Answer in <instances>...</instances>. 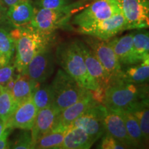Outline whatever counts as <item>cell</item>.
Returning a JSON list of instances; mask_svg holds the SVG:
<instances>
[{
    "instance_id": "9c48e42d",
    "label": "cell",
    "mask_w": 149,
    "mask_h": 149,
    "mask_svg": "<svg viewBox=\"0 0 149 149\" xmlns=\"http://www.w3.org/2000/svg\"><path fill=\"white\" fill-rule=\"evenodd\" d=\"M53 45L44 47L35 55L28 65L24 73L36 84L46 82L51 77L55 68Z\"/></svg>"
},
{
    "instance_id": "83f0119b",
    "label": "cell",
    "mask_w": 149,
    "mask_h": 149,
    "mask_svg": "<svg viewBox=\"0 0 149 149\" xmlns=\"http://www.w3.org/2000/svg\"><path fill=\"white\" fill-rule=\"evenodd\" d=\"M15 42L8 30L0 27V53L8 62L12 60L15 53Z\"/></svg>"
},
{
    "instance_id": "1f68e13d",
    "label": "cell",
    "mask_w": 149,
    "mask_h": 149,
    "mask_svg": "<svg viewBox=\"0 0 149 149\" xmlns=\"http://www.w3.org/2000/svg\"><path fill=\"white\" fill-rule=\"evenodd\" d=\"M15 67L10 62L0 66V87H5L6 84L15 74Z\"/></svg>"
},
{
    "instance_id": "e575fe53",
    "label": "cell",
    "mask_w": 149,
    "mask_h": 149,
    "mask_svg": "<svg viewBox=\"0 0 149 149\" xmlns=\"http://www.w3.org/2000/svg\"><path fill=\"white\" fill-rule=\"evenodd\" d=\"M17 76H18V74H14L12 76V77L10 78V80L8 81V83L6 84V85L5 88H6L7 90L10 91V92H11V91L13 90V88L14 85H15V81L17 80Z\"/></svg>"
},
{
    "instance_id": "f1b7e54d",
    "label": "cell",
    "mask_w": 149,
    "mask_h": 149,
    "mask_svg": "<svg viewBox=\"0 0 149 149\" xmlns=\"http://www.w3.org/2000/svg\"><path fill=\"white\" fill-rule=\"evenodd\" d=\"M24 131L15 139L13 143L10 144V148L13 149H34V143L32 139L31 130Z\"/></svg>"
},
{
    "instance_id": "52a82bcc",
    "label": "cell",
    "mask_w": 149,
    "mask_h": 149,
    "mask_svg": "<svg viewBox=\"0 0 149 149\" xmlns=\"http://www.w3.org/2000/svg\"><path fill=\"white\" fill-rule=\"evenodd\" d=\"M119 13H121V10L117 0H96L75 15L72 19V24L77 28L86 26L110 18Z\"/></svg>"
},
{
    "instance_id": "8992f818",
    "label": "cell",
    "mask_w": 149,
    "mask_h": 149,
    "mask_svg": "<svg viewBox=\"0 0 149 149\" xmlns=\"http://www.w3.org/2000/svg\"><path fill=\"white\" fill-rule=\"evenodd\" d=\"M84 42L103 66L111 79V84L119 81L122 71V66L115 55L109 40H103L95 37L88 36Z\"/></svg>"
},
{
    "instance_id": "5b68a950",
    "label": "cell",
    "mask_w": 149,
    "mask_h": 149,
    "mask_svg": "<svg viewBox=\"0 0 149 149\" xmlns=\"http://www.w3.org/2000/svg\"><path fill=\"white\" fill-rule=\"evenodd\" d=\"M53 105L61 111L89 93L63 69H59L51 84Z\"/></svg>"
},
{
    "instance_id": "9a60e30c",
    "label": "cell",
    "mask_w": 149,
    "mask_h": 149,
    "mask_svg": "<svg viewBox=\"0 0 149 149\" xmlns=\"http://www.w3.org/2000/svg\"><path fill=\"white\" fill-rule=\"evenodd\" d=\"M59 113L60 111L53 105L38 111L31 130L34 146L37 139L55 127Z\"/></svg>"
},
{
    "instance_id": "d4e9b609",
    "label": "cell",
    "mask_w": 149,
    "mask_h": 149,
    "mask_svg": "<svg viewBox=\"0 0 149 149\" xmlns=\"http://www.w3.org/2000/svg\"><path fill=\"white\" fill-rule=\"evenodd\" d=\"M133 32V49L139 62L149 59V34L146 29Z\"/></svg>"
},
{
    "instance_id": "603a6c76",
    "label": "cell",
    "mask_w": 149,
    "mask_h": 149,
    "mask_svg": "<svg viewBox=\"0 0 149 149\" xmlns=\"http://www.w3.org/2000/svg\"><path fill=\"white\" fill-rule=\"evenodd\" d=\"M68 129V127L54 128L37 139L34 148L59 149Z\"/></svg>"
},
{
    "instance_id": "44dd1931",
    "label": "cell",
    "mask_w": 149,
    "mask_h": 149,
    "mask_svg": "<svg viewBox=\"0 0 149 149\" xmlns=\"http://www.w3.org/2000/svg\"><path fill=\"white\" fill-rule=\"evenodd\" d=\"M39 84L33 81L26 74L19 73L13 88L12 95L17 106L31 97L33 91Z\"/></svg>"
},
{
    "instance_id": "d6a6232c",
    "label": "cell",
    "mask_w": 149,
    "mask_h": 149,
    "mask_svg": "<svg viewBox=\"0 0 149 149\" xmlns=\"http://www.w3.org/2000/svg\"><path fill=\"white\" fill-rule=\"evenodd\" d=\"M0 27L4 28L8 31L13 28L7 16V8L0 2Z\"/></svg>"
},
{
    "instance_id": "74e56055",
    "label": "cell",
    "mask_w": 149,
    "mask_h": 149,
    "mask_svg": "<svg viewBox=\"0 0 149 149\" xmlns=\"http://www.w3.org/2000/svg\"><path fill=\"white\" fill-rule=\"evenodd\" d=\"M8 60L6 59V57L3 56L2 54L0 53V66H3V65H5L6 64H8Z\"/></svg>"
},
{
    "instance_id": "7c38bea8",
    "label": "cell",
    "mask_w": 149,
    "mask_h": 149,
    "mask_svg": "<svg viewBox=\"0 0 149 149\" xmlns=\"http://www.w3.org/2000/svg\"><path fill=\"white\" fill-rule=\"evenodd\" d=\"M88 73L102 90L105 91L111 84V79L92 50L83 41L77 40Z\"/></svg>"
},
{
    "instance_id": "7402d4cb",
    "label": "cell",
    "mask_w": 149,
    "mask_h": 149,
    "mask_svg": "<svg viewBox=\"0 0 149 149\" xmlns=\"http://www.w3.org/2000/svg\"><path fill=\"white\" fill-rule=\"evenodd\" d=\"M116 111L122 115L128 137L133 143L134 148H140L146 141L143 137L141 128L135 116L126 110H117Z\"/></svg>"
},
{
    "instance_id": "836d02e7",
    "label": "cell",
    "mask_w": 149,
    "mask_h": 149,
    "mask_svg": "<svg viewBox=\"0 0 149 149\" xmlns=\"http://www.w3.org/2000/svg\"><path fill=\"white\" fill-rule=\"evenodd\" d=\"M11 130H12L8 128L4 132V133L0 137V149L10 148V142L8 140V137Z\"/></svg>"
},
{
    "instance_id": "30bf717a",
    "label": "cell",
    "mask_w": 149,
    "mask_h": 149,
    "mask_svg": "<svg viewBox=\"0 0 149 149\" xmlns=\"http://www.w3.org/2000/svg\"><path fill=\"white\" fill-rule=\"evenodd\" d=\"M106 113L105 106L97 103L78 117L70 127L81 128L97 141L105 133L104 117Z\"/></svg>"
},
{
    "instance_id": "4316f807",
    "label": "cell",
    "mask_w": 149,
    "mask_h": 149,
    "mask_svg": "<svg viewBox=\"0 0 149 149\" xmlns=\"http://www.w3.org/2000/svg\"><path fill=\"white\" fill-rule=\"evenodd\" d=\"M17 107L10 91L0 87V120L6 122Z\"/></svg>"
},
{
    "instance_id": "e0dca14e",
    "label": "cell",
    "mask_w": 149,
    "mask_h": 149,
    "mask_svg": "<svg viewBox=\"0 0 149 149\" xmlns=\"http://www.w3.org/2000/svg\"><path fill=\"white\" fill-rule=\"evenodd\" d=\"M104 127L107 133L129 148H134L126 131L122 115L118 112L107 109L104 117Z\"/></svg>"
},
{
    "instance_id": "f546056e",
    "label": "cell",
    "mask_w": 149,
    "mask_h": 149,
    "mask_svg": "<svg viewBox=\"0 0 149 149\" xmlns=\"http://www.w3.org/2000/svg\"><path fill=\"white\" fill-rule=\"evenodd\" d=\"M35 8L57 9L66 7L72 3L71 0H32Z\"/></svg>"
},
{
    "instance_id": "2e32d148",
    "label": "cell",
    "mask_w": 149,
    "mask_h": 149,
    "mask_svg": "<svg viewBox=\"0 0 149 149\" xmlns=\"http://www.w3.org/2000/svg\"><path fill=\"white\" fill-rule=\"evenodd\" d=\"M109 41L122 67L139 63L133 49V32Z\"/></svg>"
},
{
    "instance_id": "ac0fdd59",
    "label": "cell",
    "mask_w": 149,
    "mask_h": 149,
    "mask_svg": "<svg viewBox=\"0 0 149 149\" xmlns=\"http://www.w3.org/2000/svg\"><path fill=\"white\" fill-rule=\"evenodd\" d=\"M32 0H24L7 8V16L14 27L22 26L31 23L35 15Z\"/></svg>"
},
{
    "instance_id": "4fadbf2b",
    "label": "cell",
    "mask_w": 149,
    "mask_h": 149,
    "mask_svg": "<svg viewBox=\"0 0 149 149\" xmlns=\"http://www.w3.org/2000/svg\"><path fill=\"white\" fill-rule=\"evenodd\" d=\"M37 113L38 109L31 97L17 107L6 124L7 127L11 130L17 128L31 130L34 124Z\"/></svg>"
},
{
    "instance_id": "3957f363",
    "label": "cell",
    "mask_w": 149,
    "mask_h": 149,
    "mask_svg": "<svg viewBox=\"0 0 149 149\" xmlns=\"http://www.w3.org/2000/svg\"><path fill=\"white\" fill-rule=\"evenodd\" d=\"M148 98V84L119 81L110 84L104 91L102 104L108 109L128 110L144 99Z\"/></svg>"
},
{
    "instance_id": "8d00e7d4",
    "label": "cell",
    "mask_w": 149,
    "mask_h": 149,
    "mask_svg": "<svg viewBox=\"0 0 149 149\" xmlns=\"http://www.w3.org/2000/svg\"><path fill=\"white\" fill-rule=\"evenodd\" d=\"M7 128H8V127H7L6 122H3L2 120H0V137L4 133V132L6 130Z\"/></svg>"
},
{
    "instance_id": "5bb4252c",
    "label": "cell",
    "mask_w": 149,
    "mask_h": 149,
    "mask_svg": "<svg viewBox=\"0 0 149 149\" xmlns=\"http://www.w3.org/2000/svg\"><path fill=\"white\" fill-rule=\"evenodd\" d=\"M97 102L93 98L91 91L86 95L72 104V105L60 111L57 117V123L55 128L57 127H70L71 124L78 117L94 105Z\"/></svg>"
},
{
    "instance_id": "7a4b0ae2",
    "label": "cell",
    "mask_w": 149,
    "mask_h": 149,
    "mask_svg": "<svg viewBox=\"0 0 149 149\" xmlns=\"http://www.w3.org/2000/svg\"><path fill=\"white\" fill-rule=\"evenodd\" d=\"M55 60L81 87L92 91H103L89 74L77 40L59 44L56 48Z\"/></svg>"
},
{
    "instance_id": "4dcf8cb0",
    "label": "cell",
    "mask_w": 149,
    "mask_h": 149,
    "mask_svg": "<svg viewBox=\"0 0 149 149\" xmlns=\"http://www.w3.org/2000/svg\"><path fill=\"white\" fill-rule=\"evenodd\" d=\"M101 141L98 145L97 148L101 149H124L128 148L120 141L117 140L109 134L105 133L101 137Z\"/></svg>"
},
{
    "instance_id": "d590c367",
    "label": "cell",
    "mask_w": 149,
    "mask_h": 149,
    "mask_svg": "<svg viewBox=\"0 0 149 149\" xmlns=\"http://www.w3.org/2000/svg\"><path fill=\"white\" fill-rule=\"evenodd\" d=\"M21 1H24V0H0V2L5 7L8 8V7L10 6L15 4V3L19 2Z\"/></svg>"
},
{
    "instance_id": "d6986e66",
    "label": "cell",
    "mask_w": 149,
    "mask_h": 149,
    "mask_svg": "<svg viewBox=\"0 0 149 149\" xmlns=\"http://www.w3.org/2000/svg\"><path fill=\"white\" fill-rule=\"evenodd\" d=\"M97 140L78 127H70L59 149H88Z\"/></svg>"
},
{
    "instance_id": "cb8c5ba5",
    "label": "cell",
    "mask_w": 149,
    "mask_h": 149,
    "mask_svg": "<svg viewBox=\"0 0 149 149\" xmlns=\"http://www.w3.org/2000/svg\"><path fill=\"white\" fill-rule=\"evenodd\" d=\"M148 105V98H146L135 104L130 109L126 110V111H130L135 116L141 128L143 137L146 142H148L149 139Z\"/></svg>"
},
{
    "instance_id": "8fae6325",
    "label": "cell",
    "mask_w": 149,
    "mask_h": 149,
    "mask_svg": "<svg viewBox=\"0 0 149 149\" xmlns=\"http://www.w3.org/2000/svg\"><path fill=\"white\" fill-rule=\"evenodd\" d=\"M128 30L147 29L149 25L148 0H117Z\"/></svg>"
},
{
    "instance_id": "ba28073f",
    "label": "cell",
    "mask_w": 149,
    "mask_h": 149,
    "mask_svg": "<svg viewBox=\"0 0 149 149\" xmlns=\"http://www.w3.org/2000/svg\"><path fill=\"white\" fill-rule=\"evenodd\" d=\"M127 24L122 13L110 18L95 22L83 27H77V33L103 40H109L124 31H127Z\"/></svg>"
},
{
    "instance_id": "ffe728a7",
    "label": "cell",
    "mask_w": 149,
    "mask_h": 149,
    "mask_svg": "<svg viewBox=\"0 0 149 149\" xmlns=\"http://www.w3.org/2000/svg\"><path fill=\"white\" fill-rule=\"evenodd\" d=\"M149 78V59L135 64L122 66L119 81L126 83H148Z\"/></svg>"
},
{
    "instance_id": "6da1fadb",
    "label": "cell",
    "mask_w": 149,
    "mask_h": 149,
    "mask_svg": "<svg viewBox=\"0 0 149 149\" xmlns=\"http://www.w3.org/2000/svg\"><path fill=\"white\" fill-rule=\"evenodd\" d=\"M9 33L15 42L14 66L18 73L25 72L30 61L42 48L53 45L54 33L41 32L30 24L13 27Z\"/></svg>"
},
{
    "instance_id": "484cf974",
    "label": "cell",
    "mask_w": 149,
    "mask_h": 149,
    "mask_svg": "<svg viewBox=\"0 0 149 149\" xmlns=\"http://www.w3.org/2000/svg\"><path fill=\"white\" fill-rule=\"evenodd\" d=\"M31 99L38 111L53 105L51 85L46 82L40 84L33 91Z\"/></svg>"
},
{
    "instance_id": "277c9868",
    "label": "cell",
    "mask_w": 149,
    "mask_h": 149,
    "mask_svg": "<svg viewBox=\"0 0 149 149\" xmlns=\"http://www.w3.org/2000/svg\"><path fill=\"white\" fill-rule=\"evenodd\" d=\"M84 1L72 2L66 7L57 9L35 8V15L29 24L41 32L53 34L59 29L68 27L70 19Z\"/></svg>"
}]
</instances>
